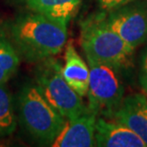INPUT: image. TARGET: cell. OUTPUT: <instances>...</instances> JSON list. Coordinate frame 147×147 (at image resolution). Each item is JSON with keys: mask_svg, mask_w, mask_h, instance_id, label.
Segmentation results:
<instances>
[{"mask_svg": "<svg viewBox=\"0 0 147 147\" xmlns=\"http://www.w3.org/2000/svg\"><path fill=\"white\" fill-rule=\"evenodd\" d=\"M11 42L19 55L31 62L55 57L67 43V25L42 14L19 16L10 27Z\"/></svg>", "mask_w": 147, "mask_h": 147, "instance_id": "1", "label": "cell"}, {"mask_svg": "<svg viewBox=\"0 0 147 147\" xmlns=\"http://www.w3.org/2000/svg\"><path fill=\"white\" fill-rule=\"evenodd\" d=\"M80 45L87 59L119 69L130 63L135 51L110 27L102 13L82 21Z\"/></svg>", "mask_w": 147, "mask_h": 147, "instance_id": "2", "label": "cell"}, {"mask_svg": "<svg viewBox=\"0 0 147 147\" xmlns=\"http://www.w3.org/2000/svg\"><path fill=\"white\" fill-rule=\"evenodd\" d=\"M18 101L20 119L27 132L37 142L51 145L66 119L34 85L22 90Z\"/></svg>", "mask_w": 147, "mask_h": 147, "instance_id": "3", "label": "cell"}, {"mask_svg": "<svg viewBox=\"0 0 147 147\" xmlns=\"http://www.w3.org/2000/svg\"><path fill=\"white\" fill-rule=\"evenodd\" d=\"M61 69L60 62L53 57L42 60L36 73V86L64 119H74L89 109L85 107L81 96L67 83Z\"/></svg>", "mask_w": 147, "mask_h": 147, "instance_id": "4", "label": "cell"}, {"mask_svg": "<svg viewBox=\"0 0 147 147\" xmlns=\"http://www.w3.org/2000/svg\"><path fill=\"white\" fill-rule=\"evenodd\" d=\"M90 70L88 109L96 116L113 119L123 99L124 88L119 78V68L87 59Z\"/></svg>", "mask_w": 147, "mask_h": 147, "instance_id": "5", "label": "cell"}, {"mask_svg": "<svg viewBox=\"0 0 147 147\" xmlns=\"http://www.w3.org/2000/svg\"><path fill=\"white\" fill-rule=\"evenodd\" d=\"M106 19L132 49L135 50L147 38V5L143 3H128L109 11Z\"/></svg>", "mask_w": 147, "mask_h": 147, "instance_id": "6", "label": "cell"}, {"mask_svg": "<svg viewBox=\"0 0 147 147\" xmlns=\"http://www.w3.org/2000/svg\"><path fill=\"white\" fill-rule=\"evenodd\" d=\"M96 115L88 110L74 119H67L51 144L53 147L96 146Z\"/></svg>", "mask_w": 147, "mask_h": 147, "instance_id": "7", "label": "cell"}, {"mask_svg": "<svg viewBox=\"0 0 147 147\" xmlns=\"http://www.w3.org/2000/svg\"><path fill=\"white\" fill-rule=\"evenodd\" d=\"M113 119L138 135L147 147V96L133 94L122 99Z\"/></svg>", "mask_w": 147, "mask_h": 147, "instance_id": "8", "label": "cell"}, {"mask_svg": "<svg viewBox=\"0 0 147 147\" xmlns=\"http://www.w3.org/2000/svg\"><path fill=\"white\" fill-rule=\"evenodd\" d=\"M96 146L99 147H146L140 138L117 120L96 117Z\"/></svg>", "mask_w": 147, "mask_h": 147, "instance_id": "9", "label": "cell"}, {"mask_svg": "<svg viewBox=\"0 0 147 147\" xmlns=\"http://www.w3.org/2000/svg\"><path fill=\"white\" fill-rule=\"evenodd\" d=\"M61 72L67 83L81 98L87 95L90 76L89 66L76 52L72 40L66 44L64 65Z\"/></svg>", "mask_w": 147, "mask_h": 147, "instance_id": "10", "label": "cell"}, {"mask_svg": "<svg viewBox=\"0 0 147 147\" xmlns=\"http://www.w3.org/2000/svg\"><path fill=\"white\" fill-rule=\"evenodd\" d=\"M28 10L68 25L80 6L81 0H19Z\"/></svg>", "mask_w": 147, "mask_h": 147, "instance_id": "11", "label": "cell"}, {"mask_svg": "<svg viewBox=\"0 0 147 147\" xmlns=\"http://www.w3.org/2000/svg\"><path fill=\"white\" fill-rule=\"evenodd\" d=\"M20 55L11 40L0 34V85L6 84L19 67Z\"/></svg>", "mask_w": 147, "mask_h": 147, "instance_id": "12", "label": "cell"}, {"mask_svg": "<svg viewBox=\"0 0 147 147\" xmlns=\"http://www.w3.org/2000/svg\"><path fill=\"white\" fill-rule=\"evenodd\" d=\"M16 129L13 98L6 84L0 85V139L11 136Z\"/></svg>", "mask_w": 147, "mask_h": 147, "instance_id": "13", "label": "cell"}, {"mask_svg": "<svg viewBox=\"0 0 147 147\" xmlns=\"http://www.w3.org/2000/svg\"><path fill=\"white\" fill-rule=\"evenodd\" d=\"M96 1H98V4L100 9L109 13V11L117 10L128 3L133 2L134 0H96Z\"/></svg>", "mask_w": 147, "mask_h": 147, "instance_id": "14", "label": "cell"}, {"mask_svg": "<svg viewBox=\"0 0 147 147\" xmlns=\"http://www.w3.org/2000/svg\"><path fill=\"white\" fill-rule=\"evenodd\" d=\"M140 83L143 92L147 94V49L143 53L142 57V62H140Z\"/></svg>", "mask_w": 147, "mask_h": 147, "instance_id": "15", "label": "cell"}]
</instances>
